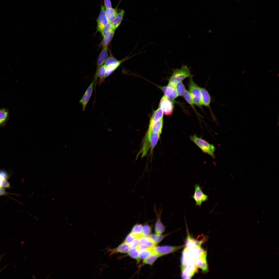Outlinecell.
<instances>
[{
	"label": "cell",
	"instance_id": "cell-12",
	"mask_svg": "<svg viewBox=\"0 0 279 279\" xmlns=\"http://www.w3.org/2000/svg\"><path fill=\"white\" fill-rule=\"evenodd\" d=\"M207 252L203 250L200 255L195 261L196 266L204 272L208 270V266L206 260Z\"/></svg>",
	"mask_w": 279,
	"mask_h": 279
},
{
	"label": "cell",
	"instance_id": "cell-23",
	"mask_svg": "<svg viewBox=\"0 0 279 279\" xmlns=\"http://www.w3.org/2000/svg\"><path fill=\"white\" fill-rule=\"evenodd\" d=\"M143 226L141 224L137 223L135 224L130 233L135 238H139L141 236Z\"/></svg>",
	"mask_w": 279,
	"mask_h": 279
},
{
	"label": "cell",
	"instance_id": "cell-26",
	"mask_svg": "<svg viewBox=\"0 0 279 279\" xmlns=\"http://www.w3.org/2000/svg\"><path fill=\"white\" fill-rule=\"evenodd\" d=\"M140 244L151 247L156 246L155 244L148 236H141L139 238Z\"/></svg>",
	"mask_w": 279,
	"mask_h": 279
},
{
	"label": "cell",
	"instance_id": "cell-29",
	"mask_svg": "<svg viewBox=\"0 0 279 279\" xmlns=\"http://www.w3.org/2000/svg\"><path fill=\"white\" fill-rule=\"evenodd\" d=\"M106 70V68L104 65L101 66L99 69L97 74L98 77L99 78L98 84L100 85L104 81Z\"/></svg>",
	"mask_w": 279,
	"mask_h": 279
},
{
	"label": "cell",
	"instance_id": "cell-35",
	"mask_svg": "<svg viewBox=\"0 0 279 279\" xmlns=\"http://www.w3.org/2000/svg\"><path fill=\"white\" fill-rule=\"evenodd\" d=\"M118 60L113 56H111L106 59L104 62V65L106 67L117 63Z\"/></svg>",
	"mask_w": 279,
	"mask_h": 279
},
{
	"label": "cell",
	"instance_id": "cell-38",
	"mask_svg": "<svg viewBox=\"0 0 279 279\" xmlns=\"http://www.w3.org/2000/svg\"><path fill=\"white\" fill-rule=\"evenodd\" d=\"M140 244L139 238H135L129 244L130 248H136L137 246Z\"/></svg>",
	"mask_w": 279,
	"mask_h": 279
},
{
	"label": "cell",
	"instance_id": "cell-7",
	"mask_svg": "<svg viewBox=\"0 0 279 279\" xmlns=\"http://www.w3.org/2000/svg\"><path fill=\"white\" fill-rule=\"evenodd\" d=\"M159 107L161 109L166 115H171L173 113L174 108V103L172 99L163 96L159 103Z\"/></svg>",
	"mask_w": 279,
	"mask_h": 279
},
{
	"label": "cell",
	"instance_id": "cell-28",
	"mask_svg": "<svg viewBox=\"0 0 279 279\" xmlns=\"http://www.w3.org/2000/svg\"><path fill=\"white\" fill-rule=\"evenodd\" d=\"M174 87L177 94L178 96H183L185 90L184 84L182 81L177 82Z\"/></svg>",
	"mask_w": 279,
	"mask_h": 279
},
{
	"label": "cell",
	"instance_id": "cell-44",
	"mask_svg": "<svg viewBox=\"0 0 279 279\" xmlns=\"http://www.w3.org/2000/svg\"><path fill=\"white\" fill-rule=\"evenodd\" d=\"M2 181L0 180V187H1V185Z\"/></svg>",
	"mask_w": 279,
	"mask_h": 279
},
{
	"label": "cell",
	"instance_id": "cell-4",
	"mask_svg": "<svg viewBox=\"0 0 279 279\" xmlns=\"http://www.w3.org/2000/svg\"><path fill=\"white\" fill-rule=\"evenodd\" d=\"M189 89L194 104L201 107L202 104L200 87L194 82L192 77H190Z\"/></svg>",
	"mask_w": 279,
	"mask_h": 279
},
{
	"label": "cell",
	"instance_id": "cell-15",
	"mask_svg": "<svg viewBox=\"0 0 279 279\" xmlns=\"http://www.w3.org/2000/svg\"><path fill=\"white\" fill-rule=\"evenodd\" d=\"M130 249L129 244L123 242L117 247L113 249L110 248L108 250L110 252L111 254L119 253H127Z\"/></svg>",
	"mask_w": 279,
	"mask_h": 279
},
{
	"label": "cell",
	"instance_id": "cell-40",
	"mask_svg": "<svg viewBox=\"0 0 279 279\" xmlns=\"http://www.w3.org/2000/svg\"><path fill=\"white\" fill-rule=\"evenodd\" d=\"M10 186V183L6 179H5L2 181L1 187L3 188H7L9 187Z\"/></svg>",
	"mask_w": 279,
	"mask_h": 279
},
{
	"label": "cell",
	"instance_id": "cell-13",
	"mask_svg": "<svg viewBox=\"0 0 279 279\" xmlns=\"http://www.w3.org/2000/svg\"><path fill=\"white\" fill-rule=\"evenodd\" d=\"M108 56L107 47H103L98 58L97 68L94 76L95 78H98L97 75L98 71L100 67L103 65V63L107 58Z\"/></svg>",
	"mask_w": 279,
	"mask_h": 279
},
{
	"label": "cell",
	"instance_id": "cell-24",
	"mask_svg": "<svg viewBox=\"0 0 279 279\" xmlns=\"http://www.w3.org/2000/svg\"><path fill=\"white\" fill-rule=\"evenodd\" d=\"M169 234H150L148 237L156 246Z\"/></svg>",
	"mask_w": 279,
	"mask_h": 279
},
{
	"label": "cell",
	"instance_id": "cell-27",
	"mask_svg": "<svg viewBox=\"0 0 279 279\" xmlns=\"http://www.w3.org/2000/svg\"><path fill=\"white\" fill-rule=\"evenodd\" d=\"M157 254L153 253L148 258L143 259V264L144 265H148L152 266L154 262L159 257Z\"/></svg>",
	"mask_w": 279,
	"mask_h": 279
},
{
	"label": "cell",
	"instance_id": "cell-5",
	"mask_svg": "<svg viewBox=\"0 0 279 279\" xmlns=\"http://www.w3.org/2000/svg\"><path fill=\"white\" fill-rule=\"evenodd\" d=\"M203 187L198 184L194 186V191L193 195L191 196L195 201L197 206L201 207L202 203L208 200V196L203 192Z\"/></svg>",
	"mask_w": 279,
	"mask_h": 279
},
{
	"label": "cell",
	"instance_id": "cell-6",
	"mask_svg": "<svg viewBox=\"0 0 279 279\" xmlns=\"http://www.w3.org/2000/svg\"><path fill=\"white\" fill-rule=\"evenodd\" d=\"M185 245L173 246L168 245L155 246L153 247L154 253L159 257L173 253L184 247Z\"/></svg>",
	"mask_w": 279,
	"mask_h": 279
},
{
	"label": "cell",
	"instance_id": "cell-3",
	"mask_svg": "<svg viewBox=\"0 0 279 279\" xmlns=\"http://www.w3.org/2000/svg\"><path fill=\"white\" fill-rule=\"evenodd\" d=\"M160 134L153 132L148 130L143 141L142 148L140 152L142 156L145 155L148 150L150 148L152 151L159 140Z\"/></svg>",
	"mask_w": 279,
	"mask_h": 279
},
{
	"label": "cell",
	"instance_id": "cell-9",
	"mask_svg": "<svg viewBox=\"0 0 279 279\" xmlns=\"http://www.w3.org/2000/svg\"><path fill=\"white\" fill-rule=\"evenodd\" d=\"M197 268L195 262L188 264L181 269L182 278H191L197 271Z\"/></svg>",
	"mask_w": 279,
	"mask_h": 279
},
{
	"label": "cell",
	"instance_id": "cell-8",
	"mask_svg": "<svg viewBox=\"0 0 279 279\" xmlns=\"http://www.w3.org/2000/svg\"><path fill=\"white\" fill-rule=\"evenodd\" d=\"M154 211L156 217V220L154 227L155 233L157 234H162L165 230V227L162 222L161 219L163 209L160 208L158 211H157L156 205L154 204Z\"/></svg>",
	"mask_w": 279,
	"mask_h": 279
},
{
	"label": "cell",
	"instance_id": "cell-32",
	"mask_svg": "<svg viewBox=\"0 0 279 279\" xmlns=\"http://www.w3.org/2000/svg\"><path fill=\"white\" fill-rule=\"evenodd\" d=\"M113 30L112 29L111 22H108L100 33L104 37L108 35Z\"/></svg>",
	"mask_w": 279,
	"mask_h": 279
},
{
	"label": "cell",
	"instance_id": "cell-18",
	"mask_svg": "<svg viewBox=\"0 0 279 279\" xmlns=\"http://www.w3.org/2000/svg\"><path fill=\"white\" fill-rule=\"evenodd\" d=\"M133 57L125 58L123 59L119 60L117 63L109 65L106 68V72L105 74V78L108 77L111 75L120 65L121 63Z\"/></svg>",
	"mask_w": 279,
	"mask_h": 279
},
{
	"label": "cell",
	"instance_id": "cell-21",
	"mask_svg": "<svg viewBox=\"0 0 279 279\" xmlns=\"http://www.w3.org/2000/svg\"><path fill=\"white\" fill-rule=\"evenodd\" d=\"M105 12L108 21L111 22L115 19L118 13L117 9L112 7L106 8Z\"/></svg>",
	"mask_w": 279,
	"mask_h": 279
},
{
	"label": "cell",
	"instance_id": "cell-25",
	"mask_svg": "<svg viewBox=\"0 0 279 279\" xmlns=\"http://www.w3.org/2000/svg\"><path fill=\"white\" fill-rule=\"evenodd\" d=\"M153 247H148L139 251V257L140 260L148 258L154 253Z\"/></svg>",
	"mask_w": 279,
	"mask_h": 279
},
{
	"label": "cell",
	"instance_id": "cell-11",
	"mask_svg": "<svg viewBox=\"0 0 279 279\" xmlns=\"http://www.w3.org/2000/svg\"><path fill=\"white\" fill-rule=\"evenodd\" d=\"M94 83L93 80L79 101V103L82 106L83 111L85 110L86 106L91 97L94 88Z\"/></svg>",
	"mask_w": 279,
	"mask_h": 279
},
{
	"label": "cell",
	"instance_id": "cell-30",
	"mask_svg": "<svg viewBox=\"0 0 279 279\" xmlns=\"http://www.w3.org/2000/svg\"><path fill=\"white\" fill-rule=\"evenodd\" d=\"M115 30H112L108 35L103 37V39L102 41L101 44L103 47H107V45L111 41L114 34Z\"/></svg>",
	"mask_w": 279,
	"mask_h": 279
},
{
	"label": "cell",
	"instance_id": "cell-19",
	"mask_svg": "<svg viewBox=\"0 0 279 279\" xmlns=\"http://www.w3.org/2000/svg\"><path fill=\"white\" fill-rule=\"evenodd\" d=\"M202 105L206 106H210L211 98L208 91L204 88L200 87Z\"/></svg>",
	"mask_w": 279,
	"mask_h": 279
},
{
	"label": "cell",
	"instance_id": "cell-31",
	"mask_svg": "<svg viewBox=\"0 0 279 279\" xmlns=\"http://www.w3.org/2000/svg\"><path fill=\"white\" fill-rule=\"evenodd\" d=\"M128 255L135 260L137 262L140 261L139 257V251L136 248H130L128 253Z\"/></svg>",
	"mask_w": 279,
	"mask_h": 279
},
{
	"label": "cell",
	"instance_id": "cell-20",
	"mask_svg": "<svg viewBox=\"0 0 279 279\" xmlns=\"http://www.w3.org/2000/svg\"><path fill=\"white\" fill-rule=\"evenodd\" d=\"M125 14V11L123 9L118 13L117 15L114 20L111 22L112 29L115 30L121 24Z\"/></svg>",
	"mask_w": 279,
	"mask_h": 279
},
{
	"label": "cell",
	"instance_id": "cell-34",
	"mask_svg": "<svg viewBox=\"0 0 279 279\" xmlns=\"http://www.w3.org/2000/svg\"><path fill=\"white\" fill-rule=\"evenodd\" d=\"M183 96L185 99L188 103L194 108L193 105L194 104L189 91L185 90Z\"/></svg>",
	"mask_w": 279,
	"mask_h": 279
},
{
	"label": "cell",
	"instance_id": "cell-41",
	"mask_svg": "<svg viewBox=\"0 0 279 279\" xmlns=\"http://www.w3.org/2000/svg\"><path fill=\"white\" fill-rule=\"evenodd\" d=\"M148 247H148L144 245L140 244L137 246L136 248L138 251H139L140 250L147 249Z\"/></svg>",
	"mask_w": 279,
	"mask_h": 279
},
{
	"label": "cell",
	"instance_id": "cell-42",
	"mask_svg": "<svg viewBox=\"0 0 279 279\" xmlns=\"http://www.w3.org/2000/svg\"><path fill=\"white\" fill-rule=\"evenodd\" d=\"M5 254H2L0 256V264L1 262V261L2 260V258L5 255ZM9 264H6V265H5V266L3 267V268L2 269H0V273H1V272L2 270H3L5 269L6 268V267H7Z\"/></svg>",
	"mask_w": 279,
	"mask_h": 279
},
{
	"label": "cell",
	"instance_id": "cell-37",
	"mask_svg": "<svg viewBox=\"0 0 279 279\" xmlns=\"http://www.w3.org/2000/svg\"><path fill=\"white\" fill-rule=\"evenodd\" d=\"M135 238H136L130 233L126 236L124 242L129 244Z\"/></svg>",
	"mask_w": 279,
	"mask_h": 279
},
{
	"label": "cell",
	"instance_id": "cell-2",
	"mask_svg": "<svg viewBox=\"0 0 279 279\" xmlns=\"http://www.w3.org/2000/svg\"><path fill=\"white\" fill-rule=\"evenodd\" d=\"M189 138L202 150V152L214 158V152L215 149L214 145L210 144L201 137H197L196 134L190 135Z\"/></svg>",
	"mask_w": 279,
	"mask_h": 279
},
{
	"label": "cell",
	"instance_id": "cell-16",
	"mask_svg": "<svg viewBox=\"0 0 279 279\" xmlns=\"http://www.w3.org/2000/svg\"><path fill=\"white\" fill-rule=\"evenodd\" d=\"M204 240L203 239L200 241H198L193 239L190 235H188L186 239V247L191 249L200 248Z\"/></svg>",
	"mask_w": 279,
	"mask_h": 279
},
{
	"label": "cell",
	"instance_id": "cell-1",
	"mask_svg": "<svg viewBox=\"0 0 279 279\" xmlns=\"http://www.w3.org/2000/svg\"><path fill=\"white\" fill-rule=\"evenodd\" d=\"M192 77L190 71L187 65H183L180 68L174 69L170 78L168 85L174 87L177 82L182 81L188 77Z\"/></svg>",
	"mask_w": 279,
	"mask_h": 279
},
{
	"label": "cell",
	"instance_id": "cell-33",
	"mask_svg": "<svg viewBox=\"0 0 279 279\" xmlns=\"http://www.w3.org/2000/svg\"><path fill=\"white\" fill-rule=\"evenodd\" d=\"M151 227L149 225L145 224L143 225L141 236H148L151 232Z\"/></svg>",
	"mask_w": 279,
	"mask_h": 279
},
{
	"label": "cell",
	"instance_id": "cell-14",
	"mask_svg": "<svg viewBox=\"0 0 279 279\" xmlns=\"http://www.w3.org/2000/svg\"><path fill=\"white\" fill-rule=\"evenodd\" d=\"M159 87L163 92L165 96L173 100L178 96L177 92L173 87L168 85L167 86Z\"/></svg>",
	"mask_w": 279,
	"mask_h": 279
},
{
	"label": "cell",
	"instance_id": "cell-22",
	"mask_svg": "<svg viewBox=\"0 0 279 279\" xmlns=\"http://www.w3.org/2000/svg\"><path fill=\"white\" fill-rule=\"evenodd\" d=\"M163 113L162 110L159 107L153 112L150 118L149 123L155 122L163 119Z\"/></svg>",
	"mask_w": 279,
	"mask_h": 279
},
{
	"label": "cell",
	"instance_id": "cell-39",
	"mask_svg": "<svg viewBox=\"0 0 279 279\" xmlns=\"http://www.w3.org/2000/svg\"><path fill=\"white\" fill-rule=\"evenodd\" d=\"M104 2L106 8L112 7V3L110 0H104Z\"/></svg>",
	"mask_w": 279,
	"mask_h": 279
},
{
	"label": "cell",
	"instance_id": "cell-10",
	"mask_svg": "<svg viewBox=\"0 0 279 279\" xmlns=\"http://www.w3.org/2000/svg\"><path fill=\"white\" fill-rule=\"evenodd\" d=\"M105 8L104 5H102L101 6L100 13L96 19L97 30V32H100L108 22L105 14Z\"/></svg>",
	"mask_w": 279,
	"mask_h": 279
},
{
	"label": "cell",
	"instance_id": "cell-17",
	"mask_svg": "<svg viewBox=\"0 0 279 279\" xmlns=\"http://www.w3.org/2000/svg\"><path fill=\"white\" fill-rule=\"evenodd\" d=\"M163 123V118L155 122L149 123L148 130L160 134L161 133Z\"/></svg>",
	"mask_w": 279,
	"mask_h": 279
},
{
	"label": "cell",
	"instance_id": "cell-43",
	"mask_svg": "<svg viewBox=\"0 0 279 279\" xmlns=\"http://www.w3.org/2000/svg\"><path fill=\"white\" fill-rule=\"evenodd\" d=\"M6 193V192L3 188L0 187V196L4 195Z\"/></svg>",
	"mask_w": 279,
	"mask_h": 279
},
{
	"label": "cell",
	"instance_id": "cell-36",
	"mask_svg": "<svg viewBox=\"0 0 279 279\" xmlns=\"http://www.w3.org/2000/svg\"><path fill=\"white\" fill-rule=\"evenodd\" d=\"M8 112L4 109H0V124L3 123L7 118Z\"/></svg>",
	"mask_w": 279,
	"mask_h": 279
}]
</instances>
